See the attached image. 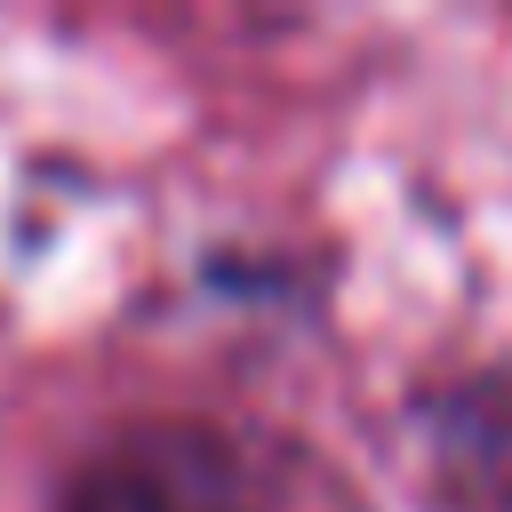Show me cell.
Segmentation results:
<instances>
[{"label": "cell", "mask_w": 512, "mask_h": 512, "mask_svg": "<svg viewBox=\"0 0 512 512\" xmlns=\"http://www.w3.org/2000/svg\"><path fill=\"white\" fill-rule=\"evenodd\" d=\"M64 512H256L240 456L200 424H144L80 464Z\"/></svg>", "instance_id": "1"}, {"label": "cell", "mask_w": 512, "mask_h": 512, "mask_svg": "<svg viewBox=\"0 0 512 512\" xmlns=\"http://www.w3.org/2000/svg\"><path fill=\"white\" fill-rule=\"evenodd\" d=\"M432 496L440 512H512V368H488L432 408Z\"/></svg>", "instance_id": "2"}]
</instances>
